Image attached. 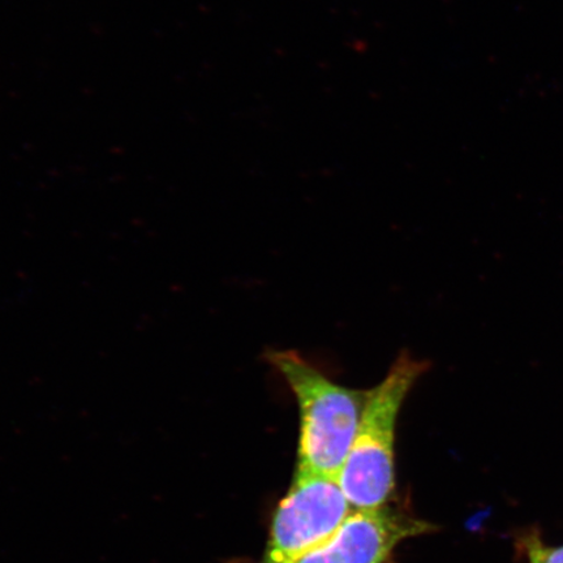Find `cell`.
Instances as JSON below:
<instances>
[{
  "instance_id": "obj_3",
  "label": "cell",
  "mask_w": 563,
  "mask_h": 563,
  "mask_svg": "<svg viewBox=\"0 0 563 563\" xmlns=\"http://www.w3.org/2000/svg\"><path fill=\"white\" fill-rule=\"evenodd\" d=\"M354 511L338 477L297 470L273 516L263 563H291L340 530Z\"/></svg>"
},
{
  "instance_id": "obj_1",
  "label": "cell",
  "mask_w": 563,
  "mask_h": 563,
  "mask_svg": "<svg viewBox=\"0 0 563 563\" xmlns=\"http://www.w3.org/2000/svg\"><path fill=\"white\" fill-rule=\"evenodd\" d=\"M267 364L285 379L299 408L297 470L338 477L354 442L368 390L333 382L295 350H267Z\"/></svg>"
},
{
  "instance_id": "obj_5",
  "label": "cell",
  "mask_w": 563,
  "mask_h": 563,
  "mask_svg": "<svg viewBox=\"0 0 563 563\" xmlns=\"http://www.w3.org/2000/svg\"><path fill=\"white\" fill-rule=\"evenodd\" d=\"M523 543L528 563H563V547H548L533 534Z\"/></svg>"
},
{
  "instance_id": "obj_2",
  "label": "cell",
  "mask_w": 563,
  "mask_h": 563,
  "mask_svg": "<svg viewBox=\"0 0 563 563\" xmlns=\"http://www.w3.org/2000/svg\"><path fill=\"white\" fill-rule=\"evenodd\" d=\"M428 368L427 361L400 352L383 382L368 390L354 442L338 475L352 509L384 508L396 489L394 449L399 412Z\"/></svg>"
},
{
  "instance_id": "obj_4",
  "label": "cell",
  "mask_w": 563,
  "mask_h": 563,
  "mask_svg": "<svg viewBox=\"0 0 563 563\" xmlns=\"http://www.w3.org/2000/svg\"><path fill=\"white\" fill-rule=\"evenodd\" d=\"M431 531V525L402 511L354 510L332 538L291 563H386L402 541Z\"/></svg>"
}]
</instances>
